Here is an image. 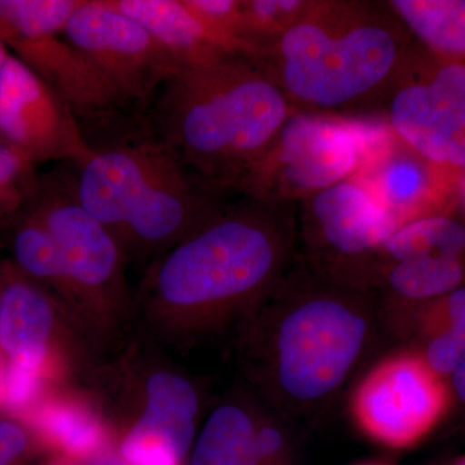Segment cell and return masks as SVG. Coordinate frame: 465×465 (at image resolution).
I'll return each mask as SVG.
<instances>
[{"label": "cell", "instance_id": "cb8c5ba5", "mask_svg": "<svg viewBox=\"0 0 465 465\" xmlns=\"http://www.w3.org/2000/svg\"><path fill=\"white\" fill-rule=\"evenodd\" d=\"M45 425L67 452L79 457L96 451L103 440L97 425L78 410H54L45 418Z\"/></svg>", "mask_w": 465, "mask_h": 465}, {"label": "cell", "instance_id": "8992f818", "mask_svg": "<svg viewBox=\"0 0 465 465\" xmlns=\"http://www.w3.org/2000/svg\"><path fill=\"white\" fill-rule=\"evenodd\" d=\"M370 131L341 116L293 112L238 194L299 202L362 168Z\"/></svg>", "mask_w": 465, "mask_h": 465}, {"label": "cell", "instance_id": "6da1fadb", "mask_svg": "<svg viewBox=\"0 0 465 465\" xmlns=\"http://www.w3.org/2000/svg\"><path fill=\"white\" fill-rule=\"evenodd\" d=\"M414 39L387 2L312 0L249 54L295 112L381 108Z\"/></svg>", "mask_w": 465, "mask_h": 465}, {"label": "cell", "instance_id": "f1b7e54d", "mask_svg": "<svg viewBox=\"0 0 465 465\" xmlns=\"http://www.w3.org/2000/svg\"><path fill=\"white\" fill-rule=\"evenodd\" d=\"M452 192H454V203H452L454 213L463 220L465 224V171L455 174Z\"/></svg>", "mask_w": 465, "mask_h": 465}, {"label": "cell", "instance_id": "44dd1931", "mask_svg": "<svg viewBox=\"0 0 465 465\" xmlns=\"http://www.w3.org/2000/svg\"><path fill=\"white\" fill-rule=\"evenodd\" d=\"M84 0H0V39L63 34Z\"/></svg>", "mask_w": 465, "mask_h": 465}, {"label": "cell", "instance_id": "f546056e", "mask_svg": "<svg viewBox=\"0 0 465 465\" xmlns=\"http://www.w3.org/2000/svg\"><path fill=\"white\" fill-rule=\"evenodd\" d=\"M258 454H256L255 448L252 445L250 446L249 449L244 451V454L242 455L240 459H238L237 463L234 465H260Z\"/></svg>", "mask_w": 465, "mask_h": 465}, {"label": "cell", "instance_id": "5bb4252c", "mask_svg": "<svg viewBox=\"0 0 465 465\" xmlns=\"http://www.w3.org/2000/svg\"><path fill=\"white\" fill-rule=\"evenodd\" d=\"M106 3L145 27L173 54L180 67L203 63L228 52L240 54L231 42L198 17L186 0H106Z\"/></svg>", "mask_w": 465, "mask_h": 465}, {"label": "cell", "instance_id": "ba28073f", "mask_svg": "<svg viewBox=\"0 0 465 465\" xmlns=\"http://www.w3.org/2000/svg\"><path fill=\"white\" fill-rule=\"evenodd\" d=\"M452 400L448 379L437 374L420 351H405L381 361L358 384L351 415L370 439L407 449L439 427Z\"/></svg>", "mask_w": 465, "mask_h": 465}, {"label": "cell", "instance_id": "7402d4cb", "mask_svg": "<svg viewBox=\"0 0 465 465\" xmlns=\"http://www.w3.org/2000/svg\"><path fill=\"white\" fill-rule=\"evenodd\" d=\"M23 219L15 234L14 253L17 264L27 274L66 289L65 272L56 242L39 217L25 204Z\"/></svg>", "mask_w": 465, "mask_h": 465}, {"label": "cell", "instance_id": "30bf717a", "mask_svg": "<svg viewBox=\"0 0 465 465\" xmlns=\"http://www.w3.org/2000/svg\"><path fill=\"white\" fill-rule=\"evenodd\" d=\"M27 206L56 242L67 290L103 296L121 289V244L82 206L72 163L38 177Z\"/></svg>", "mask_w": 465, "mask_h": 465}, {"label": "cell", "instance_id": "ac0fdd59", "mask_svg": "<svg viewBox=\"0 0 465 465\" xmlns=\"http://www.w3.org/2000/svg\"><path fill=\"white\" fill-rule=\"evenodd\" d=\"M420 354L448 379L465 358V286L411 308Z\"/></svg>", "mask_w": 465, "mask_h": 465}, {"label": "cell", "instance_id": "1f68e13d", "mask_svg": "<svg viewBox=\"0 0 465 465\" xmlns=\"http://www.w3.org/2000/svg\"><path fill=\"white\" fill-rule=\"evenodd\" d=\"M451 465H465V454L459 457Z\"/></svg>", "mask_w": 465, "mask_h": 465}, {"label": "cell", "instance_id": "4fadbf2b", "mask_svg": "<svg viewBox=\"0 0 465 465\" xmlns=\"http://www.w3.org/2000/svg\"><path fill=\"white\" fill-rule=\"evenodd\" d=\"M146 396L145 411L125 437L122 455L130 465H179L194 439L197 393L183 376L155 372Z\"/></svg>", "mask_w": 465, "mask_h": 465}, {"label": "cell", "instance_id": "7c38bea8", "mask_svg": "<svg viewBox=\"0 0 465 465\" xmlns=\"http://www.w3.org/2000/svg\"><path fill=\"white\" fill-rule=\"evenodd\" d=\"M5 45L69 106L84 130L88 125L114 136L143 118L63 34L14 38Z\"/></svg>", "mask_w": 465, "mask_h": 465}, {"label": "cell", "instance_id": "d6986e66", "mask_svg": "<svg viewBox=\"0 0 465 465\" xmlns=\"http://www.w3.org/2000/svg\"><path fill=\"white\" fill-rule=\"evenodd\" d=\"M388 5L424 50L465 63V0H390Z\"/></svg>", "mask_w": 465, "mask_h": 465}, {"label": "cell", "instance_id": "7a4b0ae2", "mask_svg": "<svg viewBox=\"0 0 465 465\" xmlns=\"http://www.w3.org/2000/svg\"><path fill=\"white\" fill-rule=\"evenodd\" d=\"M293 112L252 60L228 52L179 67L155 94L145 122L202 182L238 195Z\"/></svg>", "mask_w": 465, "mask_h": 465}, {"label": "cell", "instance_id": "277c9868", "mask_svg": "<svg viewBox=\"0 0 465 465\" xmlns=\"http://www.w3.org/2000/svg\"><path fill=\"white\" fill-rule=\"evenodd\" d=\"M371 295L326 280L296 258L268 296L278 316L269 360L281 399L317 405L347 381L372 338Z\"/></svg>", "mask_w": 465, "mask_h": 465}, {"label": "cell", "instance_id": "9c48e42d", "mask_svg": "<svg viewBox=\"0 0 465 465\" xmlns=\"http://www.w3.org/2000/svg\"><path fill=\"white\" fill-rule=\"evenodd\" d=\"M63 35L125 103L143 114L180 67L145 27L110 7L106 0H84Z\"/></svg>", "mask_w": 465, "mask_h": 465}, {"label": "cell", "instance_id": "52a82bcc", "mask_svg": "<svg viewBox=\"0 0 465 465\" xmlns=\"http://www.w3.org/2000/svg\"><path fill=\"white\" fill-rule=\"evenodd\" d=\"M382 109L406 148L433 166L464 173L465 63L414 42Z\"/></svg>", "mask_w": 465, "mask_h": 465}, {"label": "cell", "instance_id": "603a6c76", "mask_svg": "<svg viewBox=\"0 0 465 465\" xmlns=\"http://www.w3.org/2000/svg\"><path fill=\"white\" fill-rule=\"evenodd\" d=\"M35 164L20 152L0 142V216L20 213L35 189Z\"/></svg>", "mask_w": 465, "mask_h": 465}, {"label": "cell", "instance_id": "ffe728a7", "mask_svg": "<svg viewBox=\"0 0 465 465\" xmlns=\"http://www.w3.org/2000/svg\"><path fill=\"white\" fill-rule=\"evenodd\" d=\"M255 428L234 405L220 406L208 418L193 454V465H234L252 445Z\"/></svg>", "mask_w": 465, "mask_h": 465}, {"label": "cell", "instance_id": "83f0119b", "mask_svg": "<svg viewBox=\"0 0 465 465\" xmlns=\"http://www.w3.org/2000/svg\"><path fill=\"white\" fill-rule=\"evenodd\" d=\"M452 397L465 409V358L449 378Z\"/></svg>", "mask_w": 465, "mask_h": 465}, {"label": "cell", "instance_id": "484cf974", "mask_svg": "<svg viewBox=\"0 0 465 465\" xmlns=\"http://www.w3.org/2000/svg\"><path fill=\"white\" fill-rule=\"evenodd\" d=\"M26 434L16 424L0 420V464L17 458L26 448Z\"/></svg>", "mask_w": 465, "mask_h": 465}, {"label": "cell", "instance_id": "d6a6232c", "mask_svg": "<svg viewBox=\"0 0 465 465\" xmlns=\"http://www.w3.org/2000/svg\"><path fill=\"white\" fill-rule=\"evenodd\" d=\"M362 465H385L382 463H370V464H362Z\"/></svg>", "mask_w": 465, "mask_h": 465}, {"label": "cell", "instance_id": "d4e9b609", "mask_svg": "<svg viewBox=\"0 0 465 465\" xmlns=\"http://www.w3.org/2000/svg\"><path fill=\"white\" fill-rule=\"evenodd\" d=\"M36 388L33 370L12 365L7 374V399L14 405H23L32 399Z\"/></svg>", "mask_w": 465, "mask_h": 465}, {"label": "cell", "instance_id": "e0dca14e", "mask_svg": "<svg viewBox=\"0 0 465 465\" xmlns=\"http://www.w3.org/2000/svg\"><path fill=\"white\" fill-rule=\"evenodd\" d=\"M381 284L416 307L465 286V253L430 252L387 262L379 268L376 286Z\"/></svg>", "mask_w": 465, "mask_h": 465}, {"label": "cell", "instance_id": "4dcf8cb0", "mask_svg": "<svg viewBox=\"0 0 465 465\" xmlns=\"http://www.w3.org/2000/svg\"><path fill=\"white\" fill-rule=\"evenodd\" d=\"M8 56L7 45L0 39V70H2V67L5 65V60H7Z\"/></svg>", "mask_w": 465, "mask_h": 465}, {"label": "cell", "instance_id": "5b68a950", "mask_svg": "<svg viewBox=\"0 0 465 465\" xmlns=\"http://www.w3.org/2000/svg\"><path fill=\"white\" fill-rule=\"evenodd\" d=\"M399 223L354 177L335 183L296 207L299 262L314 273L347 286L371 291L378 255Z\"/></svg>", "mask_w": 465, "mask_h": 465}, {"label": "cell", "instance_id": "8fae6325", "mask_svg": "<svg viewBox=\"0 0 465 465\" xmlns=\"http://www.w3.org/2000/svg\"><path fill=\"white\" fill-rule=\"evenodd\" d=\"M0 142L34 164L58 161L78 166L92 153L69 106L15 54L0 70Z\"/></svg>", "mask_w": 465, "mask_h": 465}, {"label": "cell", "instance_id": "9a60e30c", "mask_svg": "<svg viewBox=\"0 0 465 465\" xmlns=\"http://www.w3.org/2000/svg\"><path fill=\"white\" fill-rule=\"evenodd\" d=\"M54 313L45 295L26 282H11L0 295V345L12 365L35 371L47 351Z\"/></svg>", "mask_w": 465, "mask_h": 465}, {"label": "cell", "instance_id": "836d02e7", "mask_svg": "<svg viewBox=\"0 0 465 465\" xmlns=\"http://www.w3.org/2000/svg\"><path fill=\"white\" fill-rule=\"evenodd\" d=\"M97 465H116V464H113V463H101V464H97Z\"/></svg>", "mask_w": 465, "mask_h": 465}, {"label": "cell", "instance_id": "e575fe53", "mask_svg": "<svg viewBox=\"0 0 465 465\" xmlns=\"http://www.w3.org/2000/svg\"><path fill=\"white\" fill-rule=\"evenodd\" d=\"M0 465H3V464H0Z\"/></svg>", "mask_w": 465, "mask_h": 465}, {"label": "cell", "instance_id": "4316f807", "mask_svg": "<svg viewBox=\"0 0 465 465\" xmlns=\"http://www.w3.org/2000/svg\"><path fill=\"white\" fill-rule=\"evenodd\" d=\"M283 446V437L277 428L264 427L260 430H255L253 437V448L260 463H266L280 454Z\"/></svg>", "mask_w": 465, "mask_h": 465}, {"label": "cell", "instance_id": "3957f363", "mask_svg": "<svg viewBox=\"0 0 465 465\" xmlns=\"http://www.w3.org/2000/svg\"><path fill=\"white\" fill-rule=\"evenodd\" d=\"M298 202L232 195L149 275L162 307L217 314L266 299L296 260Z\"/></svg>", "mask_w": 465, "mask_h": 465}, {"label": "cell", "instance_id": "2e32d148", "mask_svg": "<svg viewBox=\"0 0 465 465\" xmlns=\"http://www.w3.org/2000/svg\"><path fill=\"white\" fill-rule=\"evenodd\" d=\"M423 158L414 152L388 153L370 166L365 185L400 226L418 217L439 213L430 204L433 176Z\"/></svg>", "mask_w": 465, "mask_h": 465}]
</instances>
